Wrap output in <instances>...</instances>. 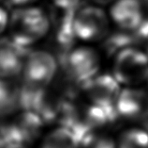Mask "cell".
<instances>
[{"label":"cell","instance_id":"cell-1","mask_svg":"<svg viewBox=\"0 0 148 148\" xmlns=\"http://www.w3.org/2000/svg\"><path fill=\"white\" fill-rule=\"evenodd\" d=\"M10 40L29 48L49 32L51 21L38 8H24L14 11L10 22Z\"/></svg>","mask_w":148,"mask_h":148},{"label":"cell","instance_id":"cell-2","mask_svg":"<svg viewBox=\"0 0 148 148\" xmlns=\"http://www.w3.org/2000/svg\"><path fill=\"white\" fill-rule=\"evenodd\" d=\"M112 75L125 87H139L148 81V55L135 46L125 47L115 54Z\"/></svg>","mask_w":148,"mask_h":148},{"label":"cell","instance_id":"cell-3","mask_svg":"<svg viewBox=\"0 0 148 148\" xmlns=\"http://www.w3.org/2000/svg\"><path fill=\"white\" fill-rule=\"evenodd\" d=\"M61 61L69 79L81 86L99 75L100 69L99 55L87 46L71 49Z\"/></svg>","mask_w":148,"mask_h":148},{"label":"cell","instance_id":"cell-4","mask_svg":"<svg viewBox=\"0 0 148 148\" xmlns=\"http://www.w3.org/2000/svg\"><path fill=\"white\" fill-rule=\"evenodd\" d=\"M73 28L76 39L84 42H100L110 34V21L100 8L88 6L77 10Z\"/></svg>","mask_w":148,"mask_h":148},{"label":"cell","instance_id":"cell-5","mask_svg":"<svg viewBox=\"0 0 148 148\" xmlns=\"http://www.w3.org/2000/svg\"><path fill=\"white\" fill-rule=\"evenodd\" d=\"M122 85L114 75H97L86 83L82 85L88 102L109 112L114 119L118 117L116 102Z\"/></svg>","mask_w":148,"mask_h":148},{"label":"cell","instance_id":"cell-6","mask_svg":"<svg viewBox=\"0 0 148 148\" xmlns=\"http://www.w3.org/2000/svg\"><path fill=\"white\" fill-rule=\"evenodd\" d=\"M57 68V60L50 52L29 51L23 69L24 83L36 88H47L56 77Z\"/></svg>","mask_w":148,"mask_h":148},{"label":"cell","instance_id":"cell-7","mask_svg":"<svg viewBox=\"0 0 148 148\" xmlns=\"http://www.w3.org/2000/svg\"><path fill=\"white\" fill-rule=\"evenodd\" d=\"M148 111V93L139 87L122 88L116 102L119 117L128 120H142Z\"/></svg>","mask_w":148,"mask_h":148},{"label":"cell","instance_id":"cell-8","mask_svg":"<svg viewBox=\"0 0 148 148\" xmlns=\"http://www.w3.org/2000/svg\"><path fill=\"white\" fill-rule=\"evenodd\" d=\"M10 40H0V79H10L23 73L25 58L29 51Z\"/></svg>","mask_w":148,"mask_h":148},{"label":"cell","instance_id":"cell-9","mask_svg":"<svg viewBox=\"0 0 148 148\" xmlns=\"http://www.w3.org/2000/svg\"><path fill=\"white\" fill-rule=\"evenodd\" d=\"M112 21L121 30L136 31L143 23V10L139 0H115L110 9Z\"/></svg>","mask_w":148,"mask_h":148},{"label":"cell","instance_id":"cell-10","mask_svg":"<svg viewBox=\"0 0 148 148\" xmlns=\"http://www.w3.org/2000/svg\"><path fill=\"white\" fill-rule=\"evenodd\" d=\"M78 137L66 126H60L46 135L41 148H80Z\"/></svg>","mask_w":148,"mask_h":148},{"label":"cell","instance_id":"cell-11","mask_svg":"<svg viewBox=\"0 0 148 148\" xmlns=\"http://www.w3.org/2000/svg\"><path fill=\"white\" fill-rule=\"evenodd\" d=\"M117 148H148V131L145 128H130L120 135Z\"/></svg>","mask_w":148,"mask_h":148},{"label":"cell","instance_id":"cell-12","mask_svg":"<svg viewBox=\"0 0 148 148\" xmlns=\"http://www.w3.org/2000/svg\"><path fill=\"white\" fill-rule=\"evenodd\" d=\"M17 108V89L11 87L6 79H0V118L11 114Z\"/></svg>","mask_w":148,"mask_h":148},{"label":"cell","instance_id":"cell-13","mask_svg":"<svg viewBox=\"0 0 148 148\" xmlns=\"http://www.w3.org/2000/svg\"><path fill=\"white\" fill-rule=\"evenodd\" d=\"M80 148H117V146L109 137L93 133L81 143Z\"/></svg>","mask_w":148,"mask_h":148},{"label":"cell","instance_id":"cell-14","mask_svg":"<svg viewBox=\"0 0 148 148\" xmlns=\"http://www.w3.org/2000/svg\"><path fill=\"white\" fill-rule=\"evenodd\" d=\"M57 9L64 10H78L80 0H53Z\"/></svg>","mask_w":148,"mask_h":148},{"label":"cell","instance_id":"cell-15","mask_svg":"<svg viewBox=\"0 0 148 148\" xmlns=\"http://www.w3.org/2000/svg\"><path fill=\"white\" fill-rule=\"evenodd\" d=\"M9 24H10V21H9V17H8L7 13L2 8H0V35L4 32V30L7 28V26Z\"/></svg>","mask_w":148,"mask_h":148},{"label":"cell","instance_id":"cell-16","mask_svg":"<svg viewBox=\"0 0 148 148\" xmlns=\"http://www.w3.org/2000/svg\"><path fill=\"white\" fill-rule=\"evenodd\" d=\"M36 0H9V3L11 4L13 6H25L28 5V4H31L35 2Z\"/></svg>","mask_w":148,"mask_h":148},{"label":"cell","instance_id":"cell-17","mask_svg":"<svg viewBox=\"0 0 148 148\" xmlns=\"http://www.w3.org/2000/svg\"><path fill=\"white\" fill-rule=\"evenodd\" d=\"M6 148H28V146H27V145H25V143L14 142V143H11L10 145H8Z\"/></svg>","mask_w":148,"mask_h":148},{"label":"cell","instance_id":"cell-18","mask_svg":"<svg viewBox=\"0 0 148 148\" xmlns=\"http://www.w3.org/2000/svg\"><path fill=\"white\" fill-rule=\"evenodd\" d=\"M142 123L143 124V128L148 131V111L145 113V115L142 118Z\"/></svg>","mask_w":148,"mask_h":148},{"label":"cell","instance_id":"cell-19","mask_svg":"<svg viewBox=\"0 0 148 148\" xmlns=\"http://www.w3.org/2000/svg\"><path fill=\"white\" fill-rule=\"evenodd\" d=\"M92 1L99 4V5H107V4L114 3L115 0H92Z\"/></svg>","mask_w":148,"mask_h":148},{"label":"cell","instance_id":"cell-20","mask_svg":"<svg viewBox=\"0 0 148 148\" xmlns=\"http://www.w3.org/2000/svg\"><path fill=\"white\" fill-rule=\"evenodd\" d=\"M145 1H146V3L148 4V0H145Z\"/></svg>","mask_w":148,"mask_h":148}]
</instances>
